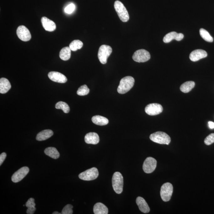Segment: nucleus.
I'll return each instance as SVG.
<instances>
[{
	"instance_id": "f257e3e1",
	"label": "nucleus",
	"mask_w": 214,
	"mask_h": 214,
	"mask_svg": "<svg viewBox=\"0 0 214 214\" xmlns=\"http://www.w3.org/2000/svg\"><path fill=\"white\" fill-rule=\"evenodd\" d=\"M133 77L127 76L122 79L117 88V92L120 94L127 93L132 88L135 84Z\"/></svg>"
},
{
	"instance_id": "f03ea898",
	"label": "nucleus",
	"mask_w": 214,
	"mask_h": 214,
	"mask_svg": "<svg viewBox=\"0 0 214 214\" xmlns=\"http://www.w3.org/2000/svg\"><path fill=\"white\" fill-rule=\"evenodd\" d=\"M151 141L161 145H169L171 141L170 137L163 132H157L152 134L150 136Z\"/></svg>"
},
{
	"instance_id": "7ed1b4c3",
	"label": "nucleus",
	"mask_w": 214,
	"mask_h": 214,
	"mask_svg": "<svg viewBox=\"0 0 214 214\" xmlns=\"http://www.w3.org/2000/svg\"><path fill=\"white\" fill-rule=\"evenodd\" d=\"M112 183L114 191L117 194H121L123 190V178L120 172H116L114 173Z\"/></svg>"
},
{
	"instance_id": "20e7f679",
	"label": "nucleus",
	"mask_w": 214,
	"mask_h": 214,
	"mask_svg": "<svg viewBox=\"0 0 214 214\" xmlns=\"http://www.w3.org/2000/svg\"><path fill=\"white\" fill-rule=\"evenodd\" d=\"M114 8L122 21L127 22L129 20L128 12L122 3L119 1H115L114 3Z\"/></svg>"
},
{
	"instance_id": "39448f33",
	"label": "nucleus",
	"mask_w": 214,
	"mask_h": 214,
	"mask_svg": "<svg viewBox=\"0 0 214 214\" xmlns=\"http://www.w3.org/2000/svg\"><path fill=\"white\" fill-rule=\"evenodd\" d=\"M173 188L172 184L167 182L163 184L160 188V197L163 201L167 202L171 200L173 193Z\"/></svg>"
},
{
	"instance_id": "423d86ee",
	"label": "nucleus",
	"mask_w": 214,
	"mask_h": 214,
	"mask_svg": "<svg viewBox=\"0 0 214 214\" xmlns=\"http://www.w3.org/2000/svg\"><path fill=\"white\" fill-rule=\"evenodd\" d=\"M112 52V48L110 46L102 45L100 46L99 49L98 56L101 63L104 64L107 63V59Z\"/></svg>"
},
{
	"instance_id": "0eeeda50",
	"label": "nucleus",
	"mask_w": 214,
	"mask_h": 214,
	"mask_svg": "<svg viewBox=\"0 0 214 214\" xmlns=\"http://www.w3.org/2000/svg\"><path fill=\"white\" fill-rule=\"evenodd\" d=\"M99 172L97 168H92L80 173L79 177L80 179L83 181H90L94 180L99 176Z\"/></svg>"
},
{
	"instance_id": "6e6552de",
	"label": "nucleus",
	"mask_w": 214,
	"mask_h": 214,
	"mask_svg": "<svg viewBox=\"0 0 214 214\" xmlns=\"http://www.w3.org/2000/svg\"><path fill=\"white\" fill-rule=\"evenodd\" d=\"M150 57V54L148 51L145 49H140L137 50L134 54L133 59L135 61L140 63L148 61Z\"/></svg>"
},
{
	"instance_id": "1a4fd4ad",
	"label": "nucleus",
	"mask_w": 214,
	"mask_h": 214,
	"mask_svg": "<svg viewBox=\"0 0 214 214\" xmlns=\"http://www.w3.org/2000/svg\"><path fill=\"white\" fill-rule=\"evenodd\" d=\"M157 160L153 157H148L145 159L143 165V169L146 173H151L155 170Z\"/></svg>"
},
{
	"instance_id": "9d476101",
	"label": "nucleus",
	"mask_w": 214,
	"mask_h": 214,
	"mask_svg": "<svg viewBox=\"0 0 214 214\" xmlns=\"http://www.w3.org/2000/svg\"><path fill=\"white\" fill-rule=\"evenodd\" d=\"M145 111L147 114L154 116L158 115L162 112L163 108L160 104L157 103L150 104L145 107Z\"/></svg>"
},
{
	"instance_id": "9b49d317",
	"label": "nucleus",
	"mask_w": 214,
	"mask_h": 214,
	"mask_svg": "<svg viewBox=\"0 0 214 214\" xmlns=\"http://www.w3.org/2000/svg\"><path fill=\"white\" fill-rule=\"evenodd\" d=\"M16 33L18 38L23 41H29L32 38L29 29L24 26H20L18 27Z\"/></svg>"
},
{
	"instance_id": "f8f14e48",
	"label": "nucleus",
	"mask_w": 214,
	"mask_h": 214,
	"mask_svg": "<svg viewBox=\"0 0 214 214\" xmlns=\"http://www.w3.org/2000/svg\"><path fill=\"white\" fill-rule=\"evenodd\" d=\"M29 169L27 166H24L15 172L12 177L13 182L17 183L22 181L29 173Z\"/></svg>"
},
{
	"instance_id": "ddd939ff",
	"label": "nucleus",
	"mask_w": 214,
	"mask_h": 214,
	"mask_svg": "<svg viewBox=\"0 0 214 214\" xmlns=\"http://www.w3.org/2000/svg\"><path fill=\"white\" fill-rule=\"evenodd\" d=\"M49 78L55 82L64 83L67 81V78L60 73L56 71H51L48 74Z\"/></svg>"
},
{
	"instance_id": "4468645a",
	"label": "nucleus",
	"mask_w": 214,
	"mask_h": 214,
	"mask_svg": "<svg viewBox=\"0 0 214 214\" xmlns=\"http://www.w3.org/2000/svg\"><path fill=\"white\" fill-rule=\"evenodd\" d=\"M207 53L204 50L197 49L191 52L190 55V59L191 61L196 62L207 57Z\"/></svg>"
},
{
	"instance_id": "2eb2a0df",
	"label": "nucleus",
	"mask_w": 214,
	"mask_h": 214,
	"mask_svg": "<svg viewBox=\"0 0 214 214\" xmlns=\"http://www.w3.org/2000/svg\"><path fill=\"white\" fill-rule=\"evenodd\" d=\"M41 22L42 26L46 31L52 32L56 29L55 23L46 17L42 18Z\"/></svg>"
},
{
	"instance_id": "dca6fc26",
	"label": "nucleus",
	"mask_w": 214,
	"mask_h": 214,
	"mask_svg": "<svg viewBox=\"0 0 214 214\" xmlns=\"http://www.w3.org/2000/svg\"><path fill=\"white\" fill-rule=\"evenodd\" d=\"M136 203L139 206L140 210L145 213H148L150 208L145 199L141 197H137Z\"/></svg>"
},
{
	"instance_id": "f3484780",
	"label": "nucleus",
	"mask_w": 214,
	"mask_h": 214,
	"mask_svg": "<svg viewBox=\"0 0 214 214\" xmlns=\"http://www.w3.org/2000/svg\"><path fill=\"white\" fill-rule=\"evenodd\" d=\"M84 140L86 143L96 145L99 143V135L95 133H89L85 135Z\"/></svg>"
},
{
	"instance_id": "a211bd4d",
	"label": "nucleus",
	"mask_w": 214,
	"mask_h": 214,
	"mask_svg": "<svg viewBox=\"0 0 214 214\" xmlns=\"http://www.w3.org/2000/svg\"><path fill=\"white\" fill-rule=\"evenodd\" d=\"M11 85L7 79L2 78L0 79V93L5 94L11 89Z\"/></svg>"
},
{
	"instance_id": "6ab92c4d",
	"label": "nucleus",
	"mask_w": 214,
	"mask_h": 214,
	"mask_svg": "<svg viewBox=\"0 0 214 214\" xmlns=\"http://www.w3.org/2000/svg\"><path fill=\"white\" fill-rule=\"evenodd\" d=\"M93 211L95 214H108V209L103 203H97L94 206Z\"/></svg>"
},
{
	"instance_id": "aec40b11",
	"label": "nucleus",
	"mask_w": 214,
	"mask_h": 214,
	"mask_svg": "<svg viewBox=\"0 0 214 214\" xmlns=\"http://www.w3.org/2000/svg\"><path fill=\"white\" fill-rule=\"evenodd\" d=\"M53 135V132L51 130H44L40 132L37 135L36 139L38 141H43L47 140Z\"/></svg>"
},
{
	"instance_id": "412c9836",
	"label": "nucleus",
	"mask_w": 214,
	"mask_h": 214,
	"mask_svg": "<svg viewBox=\"0 0 214 214\" xmlns=\"http://www.w3.org/2000/svg\"><path fill=\"white\" fill-rule=\"evenodd\" d=\"M92 121L98 125H105L109 123L108 119L100 115H95L92 117Z\"/></svg>"
},
{
	"instance_id": "4be33fe9",
	"label": "nucleus",
	"mask_w": 214,
	"mask_h": 214,
	"mask_svg": "<svg viewBox=\"0 0 214 214\" xmlns=\"http://www.w3.org/2000/svg\"><path fill=\"white\" fill-rule=\"evenodd\" d=\"M44 153L47 155L54 159H57L59 157V154L56 148L48 147L44 150Z\"/></svg>"
},
{
	"instance_id": "5701e85b",
	"label": "nucleus",
	"mask_w": 214,
	"mask_h": 214,
	"mask_svg": "<svg viewBox=\"0 0 214 214\" xmlns=\"http://www.w3.org/2000/svg\"><path fill=\"white\" fill-rule=\"evenodd\" d=\"M195 85L194 82L186 81L182 84L180 87V90L184 93H188L194 88Z\"/></svg>"
},
{
	"instance_id": "b1692460",
	"label": "nucleus",
	"mask_w": 214,
	"mask_h": 214,
	"mask_svg": "<svg viewBox=\"0 0 214 214\" xmlns=\"http://www.w3.org/2000/svg\"><path fill=\"white\" fill-rule=\"evenodd\" d=\"M59 57L62 60L66 61L70 59L71 56V50L69 47L62 48L59 53Z\"/></svg>"
},
{
	"instance_id": "393cba45",
	"label": "nucleus",
	"mask_w": 214,
	"mask_h": 214,
	"mask_svg": "<svg viewBox=\"0 0 214 214\" xmlns=\"http://www.w3.org/2000/svg\"><path fill=\"white\" fill-rule=\"evenodd\" d=\"M26 206L28 208L26 213L28 214H33L36 210L35 208V200L33 198H30L26 202Z\"/></svg>"
},
{
	"instance_id": "a878e982",
	"label": "nucleus",
	"mask_w": 214,
	"mask_h": 214,
	"mask_svg": "<svg viewBox=\"0 0 214 214\" xmlns=\"http://www.w3.org/2000/svg\"><path fill=\"white\" fill-rule=\"evenodd\" d=\"M200 33L201 36L205 41L210 43H212L213 41V38L206 29L201 28L200 29Z\"/></svg>"
},
{
	"instance_id": "bb28decb",
	"label": "nucleus",
	"mask_w": 214,
	"mask_h": 214,
	"mask_svg": "<svg viewBox=\"0 0 214 214\" xmlns=\"http://www.w3.org/2000/svg\"><path fill=\"white\" fill-rule=\"evenodd\" d=\"M83 46L82 42L80 40H74L70 44L69 47L71 50L73 51H76L77 50L80 49Z\"/></svg>"
},
{
	"instance_id": "cd10ccee",
	"label": "nucleus",
	"mask_w": 214,
	"mask_h": 214,
	"mask_svg": "<svg viewBox=\"0 0 214 214\" xmlns=\"http://www.w3.org/2000/svg\"><path fill=\"white\" fill-rule=\"evenodd\" d=\"M55 108L57 109H61L64 113L67 114L69 112L70 108L69 105L65 102L60 101L56 104Z\"/></svg>"
},
{
	"instance_id": "c85d7f7f",
	"label": "nucleus",
	"mask_w": 214,
	"mask_h": 214,
	"mask_svg": "<svg viewBox=\"0 0 214 214\" xmlns=\"http://www.w3.org/2000/svg\"><path fill=\"white\" fill-rule=\"evenodd\" d=\"M178 34L176 32H174L169 33L165 36L163 41L165 43H169L172 40H176Z\"/></svg>"
},
{
	"instance_id": "c756f323",
	"label": "nucleus",
	"mask_w": 214,
	"mask_h": 214,
	"mask_svg": "<svg viewBox=\"0 0 214 214\" xmlns=\"http://www.w3.org/2000/svg\"><path fill=\"white\" fill-rule=\"evenodd\" d=\"M90 90L85 84L81 86L77 91V94L79 96H85L89 93Z\"/></svg>"
},
{
	"instance_id": "7c9ffc66",
	"label": "nucleus",
	"mask_w": 214,
	"mask_h": 214,
	"mask_svg": "<svg viewBox=\"0 0 214 214\" xmlns=\"http://www.w3.org/2000/svg\"><path fill=\"white\" fill-rule=\"evenodd\" d=\"M73 206L70 204H68L65 206L62 209V214H72L73 212L72 209Z\"/></svg>"
},
{
	"instance_id": "2f4dec72",
	"label": "nucleus",
	"mask_w": 214,
	"mask_h": 214,
	"mask_svg": "<svg viewBox=\"0 0 214 214\" xmlns=\"http://www.w3.org/2000/svg\"><path fill=\"white\" fill-rule=\"evenodd\" d=\"M214 142V133L211 134L205 139L204 143L206 145H210Z\"/></svg>"
},
{
	"instance_id": "473e14b6",
	"label": "nucleus",
	"mask_w": 214,
	"mask_h": 214,
	"mask_svg": "<svg viewBox=\"0 0 214 214\" xmlns=\"http://www.w3.org/2000/svg\"><path fill=\"white\" fill-rule=\"evenodd\" d=\"M75 6L73 3H71L68 5L65 8V12L67 14H71L75 10Z\"/></svg>"
},
{
	"instance_id": "72a5a7b5",
	"label": "nucleus",
	"mask_w": 214,
	"mask_h": 214,
	"mask_svg": "<svg viewBox=\"0 0 214 214\" xmlns=\"http://www.w3.org/2000/svg\"><path fill=\"white\" fill-rule=\"evenodd\" d=\"M7 157V154L5 152L2 153L0 155V166H1Z\"/></svg>"
},
{
	"instance_id": "f704fd0d",
	"label": "nucleus",
	"mask_w": 214,
	"mask_h": 214,
	"mask_svg": "<svg viewBox=\"0 0 214 214\" xmlns=\"http://www.w3.org/2000/svg\"><path fill=\"white\" fill-rule=\"evenodd\" d=\"M184 36L183 34L181 33H178L176 41H181L184 38Z\"/></svg>"
},
{
	"instance_id": "c9c22d12",
	"label": "nucleus",
	"mask_w": 214,
	"mask_h": 214,
	"mask_svg": "<svg viewBox=\"0 0 214 214\" xmlns=\"http://www.w3.org/2000/svg\"><path fill=\"white\" fill-rule=\"evenodd\" d=\"M208 123H209V127L210 129H214V123L213 122L209 121Z\"/></svg>"
},
{
	"instance_id": "e433bc0d",
	"label": "nucleus",
	"mask_w": 214,
	"mask_h": 214,
	"mask_svg": "<svg viewBox=\"0 0 214 214\" xmlns=\"http://www.w3.org/2000/svg\"><path fill=\"white\" fill-rule=\"evenodd\" d=\"M53 214H60L62 213H59V212H58L57 211H55L54 212H53Z\"/></svg>"
}]
</instances>
